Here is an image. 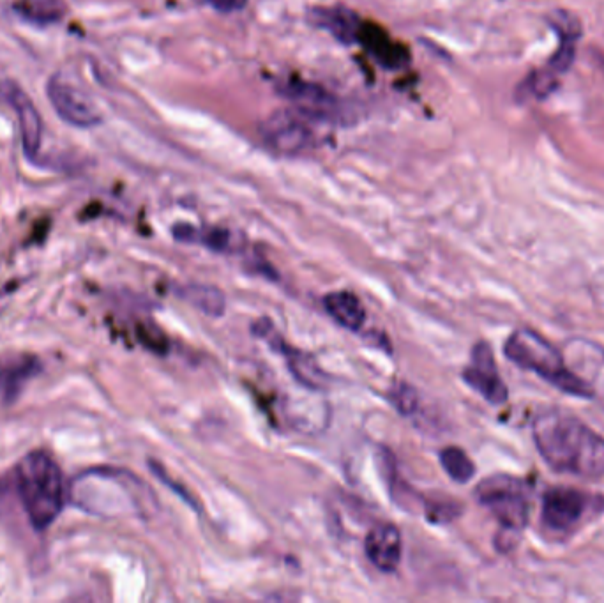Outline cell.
Segmentation results:
<instances>
[{
    "instance_id": "cell-13",
    "label": "cell",
    "mask_w": 604,
    "mask_h": 603,
    "mask_svg": "<svg viewBox=\"0 0 604 603\" xmlns=\"http://www.w3.org/2000/svg\"><path fill=\"white\" fill-rule=\"evenodd\" d=\"M401 550L400 529L394 524H378L364 540V552L380 572H394L400 566Z\"/></svg>"
},
{
    "instance_id": "cell-23",
    "label": "cell",
    "mask_w": 604,
    "mask_h": 603,
    "mask_svg": "<svg viewBox=\"0 0 604 603\" xmlns=\"http://www.w3.org/2000/svg\"><path fill=\"white\" fill-rule=\"evenodd\" d=\"M219 13H237L248 6V0H207Z\"/></svg>"
},
{
    "instance_id": "cell-2",
    "label": "cell",
    "mask_w": 604,
    "mask_h": 603,
    "mask_svg": "<svg viewBox=\"0 0 604 603\" xmlns=\"http://www.w3.org/2000/svg\"><path fill=\"white\" fill-rule=\"evenodd\" d=\"M76 508L103 519H149L158 512V499L136 474L119 467H92L69 485Z\"/></svg>"
},
{
    "instance_id": "cell-22",
    "label": "cell",
    "mask_w": 604,
    "mask_h": 603,
    "mask_svg": "<svg viewBox=\"0 0 604 603\" xmlns=\"http://www.w3.org/2000/svg\"><path fill=\"white\" fill-rule=\"evenodd\" d=\"M426 510H428V520L435 522V524H444V522H451L456 519L461 512L460 503H430L426 504Z\"/></svg>"
},
{
    "instance_id": "cell-1",
    "label": "cell",
    "mask_w": 604,
    "mask_h": 603,
    "mask_svg": "<svg viewBox=\"0 0 604 603\" xmlns=\"http://www.w3.org/2000/svg\"><path fill=\"white\" fill-rule=\"evenodd\" d=\"M532 437L539 455L553 471L585 480L604 478V437L573 414H539L532 425Z\"/></svg>"
},
{
    "instance_id": "cell-11",
    "label": "cell",
    "mask_w": 604,
    "mask_h": 603,
    "mask_svg": "<svg viewBox=\"0 0 604 603\" xmlns=\"http://www.w3.org/2000/svg\"><path fill=\"white\" fill-rule=\"evenodd\" d=\"M564 358L567 367L589 388L590 398H596L604 407V347L583 338H573L564 347Z\"/></svg>"
},
{
    "instance_id": "cell-9",
    "label": "cell",
    "mask_w": 604,
    "mask_h": 603,
    "mask_svg": "<svg viewBox=\"0 0 604 603\" xmlns=\"http://www.w3.org/2000/svg\"><path fill=\"white\" fill-rule=\"evenodd\" d=\"M463 381L467 382L472 390L477 391L488 404H506L509 398L506 382L502 381L493 351L486 342H479L472 349L470 365L463 370Z\"/></svg>"
},
{
    "instance_id": "cell-3",
    "label": "cell",
    "mask_w": 604,
    "mask_h": 603,
    "mask_svg": "<svg viewBox=\"0 0 604 603\" xmlns=\"http://www.w3.org/2000/svg\"><path fill=\"white\" fill-rule=\"evenodd\" d=\"M16 489L29 522L38 531L52 526L68 499L61 467L43 450L31 451L18 462Z\"/></svg>"
},
{
    "instance_id": "cell-19",
    "label": "cell",
    "mask_w": 604,
    "mask_h": 603,
    "mask_svg": "<svg viewBox=\"0 0 604 603\" xmlns=\"http://www.w3.org/2000/svg\"><path fill=\"white\" fill-rule=\"evenodd\" d=\"M13 13L34 25H52L64 16L66 6L62 0H20Z\"/></svg>"
},
{
    "instance_id": "cell-24",
    "label": "cell",
    "mask_w": 604,
    "mask_h": 603,
    "mask_svg": "<svg viewBox=\"0 0 604 603\" xmlns=\"http://www.w3.org/2000/svg\"><path fill=\"white\" fill-rule=\"evenodd\" d=\"M151 469L152 471H154V473L158 474L159 480L165 481L168 487H172V489H175L174 492H179V494H181L182 499H184L186 503H189L191 504V506H195V508H197V503H195V501L191 499V496H189L188 492H184V489H181V487H179L177 483H174V481L170 480V478H168L167 476V473L163 471V467L158 466V464H154V462H151Z\"/></svg>"
},
{
    "instance_id": "cell-8",
    "label": "cell",
    "mask_w": 604,
    "mask_h": 603,
    "mask_svg": "<svg viewBox=\"0 0 604 603\" xmlns=\"http://www.w3.org/2000/svg\"><path fill=\"white\" fill-rule=\"evenodd\" d=\"M278 92L302 114L310 115L322 124H334L343 119L341 100L322 85L304 80H287L278 85Z\"/></svg>"
},
{
    "instance_id": "cell-10",
    "label": "cell",
    "mask_w": 604,
    "mask_h": 603,
    "mask_svg": "<svg viewBox=\"0 0 604 603\" xmlns=\"http://www.w3.org/2000/svg\"><path fill=\"white\" fill-rule=\"evenodd\" d=\"M48 100L62 121L76 128H92L101 123L98 108L84 92L61 77H53L46 85Z\"/></svg>"
},
{
    "instance_id": "cell-18",
    "label": "cell",
    "mask_w": 604,
    "mask_h": 603,
    "mask_svg": "<svg viewBox=\"0 0 604 603\" xmlns=\"http://www.w3.org/2000/svg\"><path fill=\"white\" fill-rule=\"evenodd\" d=\"M179 294L184 301H188L189 305L202 310L209 317H221L227 308L225 294L212 285L191 283L188 287H184Z\"/></svg>"
},
{
    "instance_id": "cell-14",
    "label": "cell",
    "mask_w": 604,
    "mask_h": 603,
    "mask_svg": "<svg viewBox=\"0 0 604 603\" xmlns=\"http://www.w3.org/2000/svg\"><path fill=\"white\" fill-rule=\"evenodd\" d=\"M39 372V361L29 354H15L0 359V405L15 404L27 382Z\"/></svg>"
},
{
    "instance_id": "cell-15",
    "label": "cell",
    "mask_w": 604,
    "mask_h": 603,
    "mask_svg": "<svg viewBox=\"0 0 604 603\" xmlns=\"http://www.w3.org/2000/svg\"><path fill=\"white\" fill-rule=\"evenodd\" d=\"M272 347L276 351L283 352L288 361V368L297 381L301 382L304 388L311 391L327 390L329 386V375L318 365L317 359L313 358L308 352L297 351L294 347L285 344L281 338H276V342L271 340Z\"/></svg>"
},
{
    "instance_id": "cell-7",
    "label": "cell",
    "mask_w": 604,
    "mask_h": 603,
    "mask_svg": "<svg viewBox=\"0 0 604 603\" xmlns=\"http://www.w3.org/2000/svg\"><path fill=\"white\" fill-rule=\"evenodd\" d=\"M597 508L596 497L583 490L552 487L544 492L541 520L550 533L571 535Z\"/></svg>"
},
{
    "instance_id": "cell-12",
    "label": "cell",
    "mask_w": 604,
    "mask_h": 603,
    "mask_svg": "<svg viewBox=\"0 0 604 603\" xmlns=\"http://www.w3.org/2000/svg\"><path fill=\"white\" fill-rule=\"evenodd\" d=\"M0 98L8 101L18 115L23 151L29 158H36L39 147H41V137H43V121H41L38 108L18 85L11 84V82L0 84Z\"/></svg>"
},
{
    "instance_id": "cell-17",
    "label": "cell",
    "mask_w": 604,
    "mask_h": 603,
    "mask_svg": "<svg viewBox=\"0 0 604 603\" xmlns=\"http://www.w3.org/2000/svg\"><path fill=\"white\" fill-rule=\"evenodd\" d=\"M325 312L333 317L336 324L348 331H359L366 321L361 299L348 291L331 292L324 298Z\"/></svg>"
},
{
    "instance_id": "cell-16",
    "label": "cell",
    "mask_w": 604,
    "mask_h": 603,
    "mask_svg": "<svg viewBox=\"0 0 604 603\" xmlns=\"http://www.w3.org/2000/svg\"><path fill=\"white\" fill-rule=\"evenodd\" d=\"M310 18L317 27L331 32L343 45H352L355 41H359L361 20L350 9L315 8L311 9Z\"/></svg>"
},
{
    "instance_id": "cell-6",
    "label": "cell",
    "mask_w": 604,
    "mask_h": 603,
    "mask_svg": "<svg viewBox=\"0 0 604 603\" xmlns=\"http://www.w3.org/2000/svg\"><path fill=\"white\" fill-rule=\"evenodd\" d=\"M320 121L297 108L280 110L260 124L265 142L281 154H302L317 146Z\"/></svg>"
},
{
    "instance_id": "cell-21",
    "label": "cell",
    "mask_w": 604,
    "mask_h": 603,
    "mask_svg": "<svg viewBox=\"0 0 604 603\" xmlns=\"http://www.w3.org/2000/svg\"><path fill=\"white\" fill-rule=\"evenodd\" d=\"M389 400L394 405V409L403 416H410V414L416 413L417 409V391L407 384V382H400L396 384L391 393H389Z\"/></svg>"
},
{
    "instance_id": "cell-5",
    "label": "cell",
    "mask_w": 604,
    "mask_h": 603,
    "mask_svg": "<svg viewBox=\"0 0 604 603\" xmlns=\"http://www.w3.org/2000/svg\"><path fill=\"white\" fill-rule=\"evenodd\" d=\"M474 496L477 503L499 520L497 549L502 552L513 549L529 524V499L523 481L507 474H495L477 485Z\"/></svg>"
},
{
    "instance_id": "cell-20",
    "label": "cell",
    "mask_w": 604,
    "mask_h": 603,
    "mask_svg": "<svg viewBox=\"0 0 604 603\" xmlns=\"http://www.w3.org/2000/svg\"><path fill=\"white\" fill-rule=\"evenodd\" d=\"M440 464L444 467V471L449 474V478L456 481V483H469L476 474L474 462L470 460L465 451L456 448V446H449L440 453Z\"/></svg>"
},
{
    "instance_id": "cell-4",
    "label": "cell",
    "mask_w": 604,
    "mask_h": 603,
    "mask_svg": "<svg viewBox=\"0 0 604 603\" xmlns=\"http://www.w3.org/2000/svg\"><path fill=\"white\" fill-rule=\"evenodd\" d=\"M504 354L516 367L534 372L544 381L559 388L562 393L590 398L589 388L567 367L564 354L550 342H546L536 331L527 328L516 329L513 335L507 338Z\"/></svg>"
},
{
    "instance_id": "cell-25",
    "label": "cell",
    "mask_w": 604,
    "mask_h": 603,
    "mask_svg": "<svg viewBox=\"0 0 604 603\" xmlns=\"http://www.w3.org/2000/svg\"><path fill=\"white\" fill-rule=\"evenodd\" d=\"M18 2H20V0H0V9L9 8L13 11Z\"/></svg>"
}]
</instances>
